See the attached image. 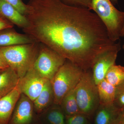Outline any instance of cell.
<instances>
[{
  "label": "cell",
  "instance_id": "obj_1",
  "mask_svg": "<svg viewBox=\"0 0 124 124\" xmlns=\"http://www.w3.org/2000/svg\"><path fill=\"white\" fill-rule=\"evenodd\" d=\"M27 5L25 34L84 70L92 69L105 52L121 46L111 39L104 24L89 9L61 0H30Z\"/></svg>",
  "mask_w": 124,
  "mask_h": 124
},
{
  "label": "cell",
  "instance_id": "obj_2",
  "mask_svg": "<svg viewBox=\"0 0 124 124\" xmlns=\"http://www.w3.org/2000/svg\"><path fill=\"white\" fill-rule=\"evenodd\" d=\"M40 44H29L7 46H0L9 67L16 72L19 78L24 76L33 66L38 56Z\"/></svg>",
  "mask_w": 124,
  "mask_h": 124
},
{
  "label": "cell",
  "instance_id": "obj_3",
  "mask_svg": "<svg viewBox=\"0 0 124 124\" xmlns=\"http://www.w3.org/2000/svg\"><path fill=\"white\" fill-rule=\"evenodd\" d=\"M93 10L106 28L112 41L116 42L121 37L124 25V12L117 9L110 0H91Z\"/></svg>",
  "mask_w": 124,
  "mask_h": 124
},
{
  "label": "cell",
  "instance_id": "obj_4",
  "mask_svg": "<svg viewBox=\"0 0 124 124\" xmlns=\"http://www.w3.org/2000/svg\"><path fill=\"white\" fill-rule=\"evenodd\" d=\"M84 71L72 62L66 60L51 81L55 105L60 106L64 96L76 88Z\"/></svg>",
  "mask_w": 124,
  "mask_h": 124
},
{
  "label": "cell",
  "instance_id": "obj_5",
  "mask_svg": "<svg viewBox=\"0 0 124 124\" xmlns=\"http://www.w3.org/2000/svg\"><path fill=\"white\" fill-rule=\"evenodd\" d=\"M75 89L81 112L88 117L93 115L97 109L100 102L97 86L90 70L84 71Z\"/></svg>",
  "mask_w": 124,
  "mask_h": 124
},
{
  "label": "cell",
  "instance_id": "obj_6",
  "mask_svg": "<svg viewBox=\"0 0 124 124\" xmlns=\"http://www.w3.org/2000/svg\"><path fill=\"white\" fill-rule=\"evenodd\" d=\"M66 60L53 50L40 44L39 53L33 67L42 77L51 81Z\"/></svg>",
  "mask_w": 124,
  "mask_h": 124
},
{
  "label": "cell",
  "instance_id": "obj_7",
  "mask_svg": "<svg viewBox=\"0 0 124 124\" xmlns=\"http://www.w3.org/2000/svg\"><path fill=\"white\" fill-rule=\"evenodd\" d=\"M47 80L38 73L33 65L24 76L20 78L17 86L21 94L33 102L39 95Z\"/></svg>",
  "mask_w": 124,
  "mask_h": 124
},
{
  "label": "cell",
  "instance_id": "obj_8",
  "mask_svg": "<svg viewBox=\"0 0 124 124\" xmlns=\"http://www.w3.org/2000/svg\"><path fill=\"white\" fill-rule=\"evenodd\" d=\"M33 102L21 94L11 116L9 124H38Z\"/></svg>",
  "mask_w": 124,
  "mask_h": 124
},
{
  "label": "cell",
  "instance_id": "obj_9",
  "mask_svg": "<svg viewBox=\"0 0 124 124\" xmlns=\"http://www.w3.org/2000/svg\"><path fill=\"white\" fill-rule=\"evenodd\" d=\"M120 47L110 50L100 55L92 67V76L95 84L97 85L105 79L110 68L116 64L117 54Z\"/></svg>",
  "mask_w": 124,
  "mask_h": 124
},
{
  "label": "cell",
  "instance_id": "obj_10",
  "mask_svg": "<svg viewBox=\"0 0 124 124\" xmlns=\"http://www.w3.org/2000/svg\"><path fill=\"white\" fill-rule=\"evenodd\" d=\"M21 94L17 85L10 93L0 98V124H9Z\"/></svg>",
  "mask_w": 124,
  "mask_h": 124
},
{
  "label": "cell",
  "instance_id": "obj_11",
  "mask_svg": "<svg viewBox=\"0 0 124 124\" xmlns=\"http://www.w3.org/2000/svg\"><path fill=\"white\" fill-rule=\"evenodd\" d=\"M122 111L114 104H99L95 111L94 124H116L119 120Z\"/></svg>",
  "mask_w": 124,
  "mask_h": 124
},
{
  "label": "cell",
  "instance_id": "obj_12",
  "mask_svg": "<svg viewBox=\"0 0 124 124\" xmlns=\"http://www.w3.org/2000/svg\"><path fill=\"white\" fill-rule=\"evenodd\" d=\"M0 16L14 25L23 29L25 28L28 23L24 15L20 13L13 6L3 0H0Z\"/></svg>",
  "mask_w": 124,
  "mask_h": 124
},
{
  "label": "cell",
  "instance_id": "obj_13",
  "mask_svg": "<svg viewBox=\"0 0 124 124\" xmlns=\"http://www.w3.org/2000/svg\"><path fill=\"white\" fill-rule=\"evenodd\" d=\"M35 42L26 34L17 32L13 28L0 31V46L29 44Z\"/></svg>",
  "mask_w": 124,
  "mask_h": 124
},
{
  "label": "cell",
  "instance_id": "obj_14",
  "mask_svg": "<svg viewBox=\"0 0 124 124\" xmlns=\"http://www.w3.org/2000/svg\"><path fill=\"white\" fill-rule=\"evenodd\" d=\"M53 90L51 81L47 80L42 91L33 101L34 110L37 115L43 113L52 102H54Z\"/></svg>",
  "mask_w": 124,
  "mask_h": 124
},
{
  "label": "cell",
  "instance_id": "obj_15",
  "mask_svg": "<svg viewBox=\"0 0 124 124\" xmlns=\"http://www.w3.org/2000/svg\"><path fill=\"white\" fill-rule=\"evenodd\" d=\"M20 78L10 67L0 73V98L13 91L18 85Z\"/></svg>",
  "mask_w": 124,
  "mask_h": 124
},
{
  "label": "cell",
  "instance_id": "obj_16",
  "mask_svg": "<svg viewBox=\"0 0 124 124\" xmlns=\"http://www.w3.org/2000/svg\"><path fill=\"white\" fill-rule=\"evenodd\" d=\"M100 104H114L116 87L104 79L97 85Z\"/></svg>",
  "mask_w": 124,
  "mask_h": 124
},
{
  "label": "cell",
  "instance_id": "obj_17",
  "mask_svg": "<svg viewBox=\"0 0 124 124\" xmlns=\"http://www.w3.org/2000/svg\"><path fill=\"white\" fill-rule=\"evenodd\" d=\"M75 89L68 93L61 102L60 108L65 116H72L81 113L76 98Z\"/></svg>",
  "mask_w": 124,
  "mask_h": 124
},
{
  "label": "cell",
  "instance_id": "obj_18",
  "mask_svg": "<svg viewBox=\"0 0 124 124\" xmlns=\"http://www.w3.org/2000/svg\"><path fill=\"white\" fill-rule=\"evenodd\" d=\"M105 79L116 87L124 83V66L115 64L107 73Z\"/></svg>",
  "mask_w": 124,
  "mask_h": 124
},
{
  "label": "cell",
  "instance_id": "obj_19",
  "mask_svg": "<svg viewBox=\"0 0 124 124\" xmlns=\"http://www.w3.org/2000/svg\"><path fill=\"white\" fill-rule=\"evenodd\" d=\"M44 119L47 124H66V116L61 108L54 107L45 113Z\"/></svg>",
  "mask_w": 124,
  "mask_h": 124
},
{
  "label": "cell",
  "instance_id": "obj_20",
  "mask_svg": "<svg viewBox=\"0 0 124 124\" xmlns=\"http://www.w3.org/2000/svg\"><path fill=\"white\" fill-rule=\"evenodd\" d=\"M114 104L118 108L124 110V83L116 87Z\"/></svg>",
  "mask_w": 124,
  "mask_h": 124
},
{
  "label": "cell",
  "instance_id": "obj_21",
  "mask_svg": "<svg viewBox=\"0 0 124 124\" xmlns=\"http://www.w3.org/2000/svg\"><path fill=\"white\" fill-rule=\"evenodd\" d=\"M88 117L81 113L66 116V124H88Z\"/></svg>",
  "mask_w": 124,
  "mask_h": 124
},
{
  "label": "cell",
  "instance_id": "obj_22",
  "mask_svg": "<svg viewBox=\"0 0 124 124\" xmlns=\"http://www.w3.org/2000/svg\"><path fill=\"white\" fill-rule=\"evenodd\" d=\"M66 4L75 6L83 7L91 10V0H61Z\"/></svg>",
  "mask_w": 124,
  "mask_h": 124
},
{
  "label": "cell",
  "instance_id": "obj_23",
  "mask_svg": "<svg viewBox=\"0 0 124 124\" xmlns=\"http://www.w3.org/2000/svg\"><path fill=\"white\" fill-rule=\"evenodd\" d=\"M14 6L22 14L24 15L27 8V5L22 0H3Z\"/></svg>",
  "mask_w": 124,
  "mask_h": 124
},
{
  "label": "cell",
  "instance_id": "obj_24",
  "mask_svg": "<svg viewBox=\"0 0 124 124\" xmlns=\"http://www.w3.org/2000/svg\"><path fill=\"white\" fill-rule=\"evenodd\" d=\"M14 26L13 24L0 16V31L5 29L13 28Z\"/></svg>",
  "mask_w": 124,
  "mask_h": 124
},
{
  "label": "cell",
  "instance_id": "obj_25",
  "mask_svg": "<svg viewBox=\"0 0 124 124\" xmlns=\"http://www.w3.org/2000/svg\"><path fill=\"white\" fill-rule=\"evenodd\" d=\"M9 67L1 52L0 51V70H4Z\"/></svg>",
  "mask_w": 124,
  "mask_h": 124
},
{
  "label": "cell",
  "instance_id": "obj_26",
  "mask_svg": "<svg viewBox=\"0 0 124 124\" xmlns=\"http://www.w3.org/2000/svg\"><path fill=\"white\" fill-rule=\"evenodd\" d=\"M119 121L121 124H124V110L122 111L120 117Z\"/></svg>",
  "mask_w": 124,
  "mask_h": 124
},
{
  "label": "cell",
  "instance_id": "obj_27",
  "mask_svg": "<svg viewBox=\"0 0 124 124\" xmlns=\"http://www.w3.org/2000/svg\"><path fill=\"white\" fill-rule=\"evenodd\" d=\"M121 37H124V25L121 32Z\"/></svg>",
  "mask_w": 124,
  "mask_h": 124
},
{
  "label": "cell",
  "instance_id": "obj_28",
  "mask_svg": "<svg viewBox=\"0 0 124 124\" xmlns=\"http://www.w3.org/2000/svg\"><path fill=\"white\" fill-rule=\"evenodd\" d=\"M110 1L113 4H116L117 2V0H110Z\"/></svg>",
  "mask_w": 124,
  "mask_h": 124
},
{
  "label": "cell",
  "instance_id": "obj_29",
  "mask_svg": "<svg viewBox=\"0 0 124 124\" xmlns=\"http://www.w3.org/2000/svg\"><path fill=\"white\" fill-rule=\"evenodd\" d=\"M116 124H121V122H120L119 120V121H118V122H117Z\"/></svg>",
  "mask_w": 124,
  "mask_h": 124
},
{
  "label": "cell",
  "instance_id": "obj_30",
  "mask_svg": "<svg viewBox=\"0 0 124 124\" xmlns=\"http://www.w3.org/2000/svg\"><path fill=\"white\" fill-rule=\"evenodd\" d=\"M4 70H0V73H1V72H2V71Z\"/></svg>",
  "mask_w": 124,
  "mask_h": 124
},
{
  "label": "cell",
  "instance_id": "obj_31",
  "mask_svg": "<svg viewBox=\"0 0 124 124\" xmlns=\"http://www.w3.org/2000/svg\"><path fill=\"white\" fill-rule=\"evenodd\" d=\"M122 48H123L124 49V44L123 45V46H122Z\"/></svg>",
  "mask_w": 124,
  "mask_h": 124
}]
</instances>
